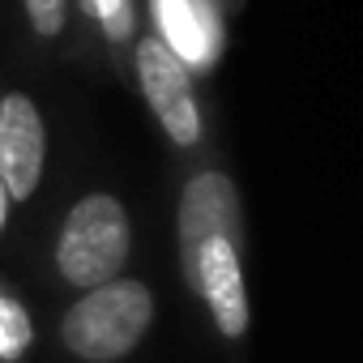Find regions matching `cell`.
Here are the masks:
<instances>
[{
	"label": "cell",
	"instance_id": "6da1fadb",
	"mask_svg": "<svg viewBox=\"0 0 363 363\" xmlns=\"http://www.w3.org/2000/svg\"><path fill=\"white\" fill-rule=\"evenodd\" d=\"M154 320V295L137 278H111L90 286L65 312V346L86 363H116L124 359Z\"/></svg>",
	"mask_w": 363,
	"mask_h": 363
},
{
	"label": "cell",
	"instance_id": "7a4b0ae2",
	"mask_svg": "<svg viewBox=\"0 0 363 363\" xmlns=\"http://www.w3.org/2000/svg\"><path fill=\"white\" fill-rule=\"evenodd\" d=\"M128 261V214L111 193H86L60 227L56 269L65 282L90 291L120 278Z\"/></svg>",
	"mask_w": 363,
	"mask_h": 363
},
{
	"label": "cell",
	"instance_id": "3957f363",
	"mask_svg": "<svg viewBox=\"0 0 363 363\" xmlns=\"http://www.w3.org/2000/svg\"><path fill=\"white\" fill-rule=\"evenodd\" d=\"M133 69H137V86H141L154 120L162 124V133L175 145H197L201 141V107H197V94H193L189 65L158 35H145V39H137Z\"/></svg>",
	"mask_w": 363,
	"mask_h": 363
},
{
	"label": "cell",
	"instance_id": "277c9868",
	"mask_svg": "<svg viewBox=\"0 0 363 363\" xmlns=\"http://www.w3.org/2000/svg\"><path fill=\"white\" fill-rule=\"evenodd\" d=\"M179 261H184V278L193 286V265L201 244L210 240H227L240 248L244 223H240V193H235V179L227 171H197L184 193H179Z\"/></svg>",
	"mask_w": 363,
	"mask_h": 363
},
{
	"label": "cell",
	"instance_id": "5b68a950",
	"mask_svg": "<svg viewBox=\"0 0 363 363\" xmlns=\"http://www.w3.org/2000/svg\"><path fill=\"white\" fill-rule=\"evenodd\" d=\"M48 158V128L30 94L9 90L0 99V189L9 201L35 197Z\"/></svg>",
	"mask_w": 363,
	"mask_h": 363
},
{
	"label": "cell",
	"instance_id": "8992f818",
	"mask_svg": "<svg viewBox=\"0 0 363 363\" xmlns=\"http://www.w3.org/2000/svg\"><path fill=\"white\" fill-rule=\"evenodd\" d=\"M193 286L206 295L223 337H244L248 333V291H244V269H240V248L235 244H227V240L201 244L197 265H193Z\"/></svg>",
	"mask_w": 363,
	"mask_h": 363
},
{
	"label": "cell",
	"instance_id": "52a82bcc",
	"mask_svg": "<svg viewBox=\"0 0 363 363\" xmlns=\"http://www.w3.org/2000/svg\"><path fill=\"white\" fill-rule=\"evenodd\" d=\"M154 18H158V39L179 56V60H206L210 43L197 26V13H193V0H154Z\"/></svg>",
	"mask_w": 363,
	"mask_h": 363
},
{
	"label": "cell",
	"instance_id": "ba28073f",
	"mask_svg": "<svg viewBox=\"0 0 363 363\" xmlns=\"http://www.w3.org/2000/svg\"><path fill=\"white\" fill-rule=\"evenodd\" d=\"M26 346H30V320H26V308L0 291V354H5V359H18Z\"/></svg>",
	"mask_w": 363,
	"mask_h": 363
},
{
	"label": "cell",
	"instance_id": "9c48e42d",
	"mask_svg": "<svg viewBox=\"0 0 363 363\" xmlns=\"http://www.w3.org/2000/svg\"><path fill=\"white\" fill-rule=\"evenodd\" d=\"M22 9L39 39H60L69 26V0H22Z\"/></svg>",
	"mask_w": 363,
	"mask_h": 363
},
{
	"label": "cell",
	"instance_id": "30bf717a",
	"mask_svg": "<svg viewBox=\"0 0 363 363\" xmlns=\"http://www.w3.org/2000/svg\"><path fill=\"white\" fill-rule=\"evenodd\" d=\"M94 5V18L103 22L107 39L111 43H124L133 35V9H128V0H90Z\"/></svg>",
	"mask_w": 363,
	"mask_h": 363
},
{
	"label": "cell",
	"instance_id": "8fae6325",
	"mask_svg": "<svg viewBox=\"0 0 363 363\" xmlns=\"http://www.w3.org/2000/svg\"><path fill=\"white\" fill-rule=\"evenodd\" d=\"M5 218H9V197H5V189H0V231H5Z\"/></svg>",
	"mask_w": 363,
	"mask_h": 363
},
{
	"label": "cell",
	"instance_id": "7c38bea8",
	"mask_svg": "<svg viewBox=\"0 0 363 363\" xmlns=\"http://www.w3.org/2000/svg\"><path fill=\"white\" fill-rule=\"evenodd\" d=\"M77 5H82V13H86V18H94V5H90V0H77Z\"/></svg>",
	"mask_w": 363,
	"mask_h": 363
}]
</instances>
